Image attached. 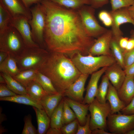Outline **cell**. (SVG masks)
<instances>
[{"label": "cell", "mask_w": 134, "mask_h": 134, "mask_svg": "<svg viewBox=\"0 0 134 134\" xmlns=\"http://www.w3.org/2000/svg\"><path fill=\"white\" fill-rule=\"evenodd\" d=\"M40 3L46 15L44 39L48 51L69 56L77 52L89 55L96 39L86 33L77 10L49 0H42Z\"/></svg>", "instance_id": "obj_1"}, {"label": "cell", "mask_w": 134, "mask_h": 134, "mask_svg": "<svg viewBox=\"0 0 134 134\" xmlns=\"http://www.w3.org/2000/svg\"><path fill=\"white\" fill-rule=\"evenodd\" d=\"M38 70L50 79L58 92L63 93L81 74L67 55L57 52H49Z\"/></svg>", "instance_id": "obj_2"}, {"label": "cell", "mask_w": 134, "mask_h": 134, "mask_svg": "<svg viewBox=\"0 0 134 134\" xmlns=\"http://www.w3.org/2000/svg\"><path fill=\"white\" fill-rule=\"evenodd\" d=\"M70 57L73 63L81 74L88 75L98 70L101 68L108 67L116 62L112 56L83 55L77 52L71 54Z\"/></svg>", "instance_id": "obj_3"}, {"label": "cell", "mask_w": 134, "mask_h": 134, "mask_svg": "<svg viewBox=\"0 0 134 134\" xmlns=\"http://www.w3.org/2000/svg\"><path fill=\"white\" fill-rule=\"evenodd\" d=\"M49 53L40 47H26L15 58L20 71L29 69L38 70Z\"/></svg>", "instance_id": "obj_4"}, {"label": "cell", "mask_w": 134, "mask_h": 134, "mask_svg": "<svg viewBox=\"0 0 134 134\" xmlns=\"http://www.w3.org/2000/svg\"><path fill=\"white\" fill-rule=\"evenodd\" d=\"M25 47L21 35L13 27L9 25L0 33V51L7 53L15 58Z\"/></svg>", "instance_id": "obj_5"}, {"label": "cell", "mask_w": 134, "mask_h": 134, "mask_svg": "<svg viewBox=\"0 0 134 134\" xmlns=\"http://www.w3.org/2000/svg\"><path fill=\"white\" fill-rule=\"evenodd\" d=\"M32 17L28 21L34 41L40 47L45 49L44 34L46 22V15L40 3L36 4L30 8Z\"/></svg>", "instance_id": "obj_6"}, {"label": "cell", "mask_w": 134, "mask_h": 134, "mask_svg": "<svg viewBox=\"0 0 134 134\" xmlns=\"http://www.w3.org/2000/svg\"><path fill=\"white\" fill-rule=\"evenodd\" d=\"M77 11L83 27L90 36L97 38L108 30L99 23L95 16V9L90 5H85Z\"/></svg>", "instance_id": "obj_7"}, {"label": "cell", "mask_w": 134, "mask_h": 134, "mask_svg": "<svg viewBox=\"0 0 134 134\" xmlns=\"http://www.w3.org/2000/svg\"><path fill=\"white\" fill-rule=\"evenodd\" d=\"M89 104V110L90 115V127L91 130L98 129L106 130L107 118L111 113L110 107L108 102L102 103L95 98Z\"/></svg>", "instance_id": "obj_8"}, {"label": "cell", "mask_w": 134, "mask_h": 134, "mask_svg": "<svg viewBox=\"0 0 134 134\" xmlns=\"http://www.w3.org/2000/svg\"><path fill=\"white\" fill-rule=\"evenodd\" d=\"M107 126L112 134H127L134 129V114L110 113L107 118Z\"/></svg>", "instance_id": "obj_9"}, {"label": "cell", "mask_w": 134, "mask_h": 134, "mask_svg": "<svg viewBox=\"0 0 134 134\" xmlns=\"http://www.w3.org/2000/svg\"><path fill=\"white\" fill-rule=\"evenodd\" d=\"M128 7L123 8L114 11L111 10L109 11L112 19L111 26L112 37L118 41L123 35L120 28L121 25L130 23L134 26V20L130 16Z\"/></svg>", "instance_id": "obj_10"}, {"label": "cell", "mask_w": 134, "mask_h": 134, "mask_svg": "<svg viewBox=\"0 0 134 134\" xmlns=\"http://www.w3.org/2000/svg\"><path fill=\"white\" fill-rule=\"evenodd\" d=\"M28 21L23 17L12 18L9 25L15 28L19 32L23 38L26 47H39L33 39Z\"/></svg>", "instance_id": "obj_11"}, {"label": "cell", "mask_w": 134, "mask_h": 134, "mask_svg": "<svg viewBox=\"0 0 134 134\" xmlns=\"http://www.w3.org/2000/svg\"><path fill=\"white\" fill-rule=\"evenodd\" d=\"M112 37V34L111 30H108L97 38L90 48L89 55L94 56L101 55L113 56L110 49V42Z\"/></svg>", "instance_id": "obj_12"}, {"label": "cell", "mask_w": 134, "mask_h": 134, "mask_svg": "<svg viewBox=\"0 0 134 134\" xmlns=\"http://www.w3.org/2000/svg\"><path fill=\"white\" fill-rule=\"evenodd\" d=\"M89 75L81 74L79 77L68 87L64 93V97H67L82 103L85 91V85Z\"/></svg>", "instance_id": "obj_13"}, {"label": "cell", "mask_w": 134, "mask_h": 134, "mask_svg": "<svg viewBox=\"0 0 134 134\" xmlns=\"http://www.w3.org/2000/svg\"><path fill=\"white\" fill-rule=\"evenodd\" d=\"M12 18L23 17L29 20L32 17L30 9L27 8L21 0H0Z\"/></svg>", "instance_id": "obj_14"}, {"label": "cell", "mask_w": 134, "mask_h": 134, "mask_svg": "<svg viewBox=\"0 0 134 134\" xmlns=\"http://www.w3.org/2000/svg\"><path fill=\"white\" fill-rule=\"evenodd\" d=\"M107 67L102 68L92 74L82 103L89 104L95 99L98 91L99 81L101 76L105 73Z\"/></svg>", "instance_id": "obj_15"}, {"label": "cell", "mask_w": 134, "mask_h": 134, "mask_svg": "<svg viewBox=\"0 0 134 134\" xmlns=\"http://www.w3.org/2000/svg\"><path fill=\"white\" fill-rule=\"evenodd\" d=\"M105 73L117 90L120 88L126 77L124 70L117 62L107 67Z\"/></svg>", "instance_id": "obj_16"}, {"label": "cell", "mask_w": 134, "mask_h": 134, "mask_svg": "<svg viewBox=\"0 0 134 134\" xmlns=\"http://www.w3.org/2000/svg\"><path fill=\"white\" fill-rule=\"evenodd\" d=\"M117 91L119 98L126 106L134 97V76H126L123 83Z\"/></svg>", "instance_id": "obj_17"}, {"label": "cell", "mask_w": 134, "mask_h": 134, "mask_svg": "<svg viewBox=\"0 0 134 134\" xmlns=\"http://www.w3.org/2000/svg\"><path fill=\"white\" fill-rule=\"evenodd\" d=\"M63 98L74 113L79 124L81 126L84 125L86 121L89 104H83L68 97Z\"/></svg>", "instance_id": "obj_18"}, {"label": "cell", "mask_w": 134, "mask_h": 134, "mask_svg": "<svg viewBox=\"0 0 134 134\" xmlns=\"http://www.w3.org/2000/svg\"><path fill=\"white\" fill-rule=\"evenodd\" d=\"M106 100L110 104L111 114L120 112L126 106L119 98L117 90L111 83L109 86Z\"/></svg>", "instance_id": "obj_19"}, {"label": "cell", "mask_w": 134, "mask_h": 134, "mask_svg": "<svg viewBox=\"0 0 134 134\" xmlns=\"http://www.w3.org/2000/svg\"><path fill=\"white\" fill-rule=\"evenodd\" d=\"M64 97V93L58 92L51 95L47 94L40 100V104L50 117Z\"/></svg>", "instance_id": "obj_20"}, {"label": "cell", "mask_w": 134, "mask_h": 134, "mask_svg": "<svg viewBox=\"0 0 134 134\" xmlns=\"http://www.w3.org/2000/svg\"><path fill=\"white\" fill-rule=\"evenodd\" d=\"M36 116L38 134H46L50 125V118L44 109L33 107Z\"/></svg>", "instance_id": "obj_21"}, {"label": "cell", "mask_w": 134, "mask_h": 134, "mask_svg": "<svg viewBox=\"0 0 134 134\" xmlns=\"http://www.w3.org/2000/svg\"><path fill=\"white\" fill-rule=\"evenodd\" d=\"M0 100L23 104L40 109H43L39 101L34 99L27 95H18L10 97L0 98Z\"/></svg>", "instance_id": "obj_22"}, {"label": "cell", "mask_w": 134, "mask_h": 134, "mask_svg": "<svg viewBox=\"0 0 134 134\" xmlns=\"http://www.w3.org/2000/svg\"><path fill=\"white\" fill-rule=\"evenodd\" d=\"M20 71L15 58L9 54L0 64V71L9 75L12 77L17 74Z\"/></svg>", "instance_id": "obj_23"}, {"label": "cell", "mask_w": 134, "mask_h": 134, "mask_svg": "<svg viewBox=\"0 0 134 134\" xmlns=\"http://www.w3.org/2000/svg\"><path fill=\"white\" fill-rule=\"evenodd\" d=\"M34 80L40 84L48 95H51L58 93L50 79L38 70Z\"/></svg>", "instance_id": "obj_24"}, {"label": "cell", "mask_w": 134, "mask_h": 134, "mask_svg": "<svg viewBox=\"0 0 134 134\" xmlns=\"http://www.w3.org/2000/svg\"><path fill=\"white\" fill-rule=\"evenodd\" d=\"M25 88L28 95L39 101L48 94L40 84L35 80L30 83Z\"/></svg>", "instance_id": "obj_25"}, {"label": "cell", "mask_w": 134, "mask_h": 134, "mask_svg": "<svg viewBox=\"0 0 134 134\" xmlns=\"http://www.w3.org/2000/svg\"><path fill=\"white\" fill-rule=\"evenodd\" d=\"M4 78L7 87L12 91L18 95H27L26 88L14 79L5 73L0 72Z\"/></svg>", "instance_id": "obj_26"}, {"label": "cell", "mask_w": 134, "mask_h": 134, "mask_svg": "<svg viewBox=\"0 0 134 134\" xmlns=\"http://www.w3.org/2000/svg\"><path fill=\"white\" fill-rule=\"evenodd\" d=\"M63 98L53 112L50 118V127L61 129L64 125L62 120Z\"/></svg>", "instance_id": "obj_27"}, {"label": "cell", "mask_w": 134, "mask_h": 134, "mask_svg": "<svg viewBox=\"0 0 134 134\" xmlns=\"http://www.w3.org/2000/svg\"><path fill=\"white\" fill-rule=\"evenodd\" d=\"M38 71L36 69H29L20 71L13 77L25 88L30 83L35 80Z\"/></svg>", "instance_id": "obj_28"}, {"label": "cell", "mask_w": 134, "mask_h": 134, "mask_svg": "<svg viewBox=\"0 0 134 134\" xmlns=\"http://www.w3.org/2000/svg\"><path fill=\"white\" fill-rule=\"evenodd\" d=\"M110 49L112 56L116 62L124 70V52L120 47L118 41L112 37L110 44Z\"/></svg>", "instance_id": "obj_29"}, {"label": "cell", "mask_w": 134, "mask_h": 134, "mask_svg": "<svg viewBox=\"0 0 134 134\" xmlns=\"http://www.w3.org/2000/svg\"><path fill=\"white\" fill-rule=\"evenodd\" d=\"M66 8L77 10L83 6L90 5L89 0H49Z\"/></svg>", "instance_id": "obj_30"}, {"label": "cell", "mask_w": 134, "mask_h": 134, "mask_svg": "<svg viewBox=\"0 0 134 134\" xmlns=\"http://www.w3.org/2000/svg\"><path fill=\"white\" fill-rule=\"evenodd\" d=\"M109 80L106 76L104 75L102 77L101 82L98 87L96 98L102 103L106 102V97L110 83Z\"/></svg>", "instance_id": "obj_31"}, {"label": "cell", "mask_w": 134, "mask_h": 134, "mask_svg": "<svg viewBox=\"0 0 134 134\" xmlns=\"http://www.w3.org/2000/svg\"><path fill=\"white\" fill-rule=\"evenodd\" d=\"M12 18L2 3L0 2V33L9 25Z\"/></svg>", "instance_id": "obj_32"}, {"label": "cell", "mask_w": 134, "mask_h": 134, "mask_svg": "<svg viewBox=\"0 0 134 134\" xmlns=\"http://www.w3.org/2000/svg\"><path fill=\"white\" fill-rule=\"evenodd\" d=\"M62 120L64 125L67 124L76 118V116L64 98Z\"/></svg>", "instance_id": "obj_33"}, {"label": "cell", "mask_w": 134, "mask_h": 134, "mask_svg": "<svg viewBox=\"0 0 134 134\" xmlns=\"http://www.w3.org/2000/svg\"><path fill=\"white\" fill-rule=\"evenodd\" d=\"M24 125L22 134H37V130L33 125L32 117L30 114L26 116L24 118Z\"/></svg>", "instance_id": "obj_34"}, {"label": "cell", "mask_w": 134, "mask_h": 134, "mask_svg": "<svg viewBox=\"0 0 134 134\" xmlns=\"http://www.w3.org/2000/svg\"><path fill=\"white\" fill-rule=\"evenodd\" d=\"M79 122L77 119L67 124L60 129L63 134H76Z\"/></svg>", "instance_id": "obj_35"}, {"label": "cell", "mask_w": 134, "mask_h": 134, "mask_svg": "<svg viewBox=\"0 0 134 134\" xmlns=\"http://www.w3.org/2000/svg\"><path fill=\"white\" fill-rule=\"evenodd\" d=\"M111 10H115L124 7H128L133 3L134 0H110Z\"/></svg>", "instance_id": "obj_36"}, {"label": "cell", "mask_w": 134, "mask_h": 134, "mask_svg": "<svg viewBox=\"0 0 134 134\" xmlns=\"http://www.w3.org/2000/svg\"><path fill=\"white\" fill-rule=\"evenodd\" d=\"M98 16L99 19L104 25L107 27L111 26L112 19L109 12L104 10L101 11Z\"/></svg>", "instance_id": "obj_37"}, {"label": "cell", "mask_w": 134, "mask_h": 134, "mask_svg": "<svg viewBox=\"0 0 134 134\" xmlns=\"http://www.w3.org/2000/svg\"><path fill=\"white\" fill-rule=\"evenodd\" d=\"M90 114L87 115L86 121L84 125L81 126L78 123L76 134H92V131L90 127Z\"/></svg>", "instance_id": "obj_38"}, {"label": "cell", "mask_w": 134, "mask_h": 134, "mask_svg": "<svg viewBox=\"0 0 134 134\" xmlns=\"http://www.w3.org/2000/svg\"><path fill=\"white\" fill-rule=\"evenodd\" d=\"M124 58L125 69L134 63V48L129 51L125 50Z\"/></svg>", "instance_id": "obj_39"}, {"label": "cell", "mask_w": 134, "mask_h": 134, "mask_svg": "<svg viewBox=\"0 0 134 134\" xmlns=\"http://www.w3.org/2000/svg\"><path fill=\"white\" fill-rule=\"evenodd\" d=\"M17 94L11 90L6 84L0 83V98L13 96Z\"/></svg>", "instance_id": "obj_40"}, {"label": "cell", "mask_w": 134, "mask_h": 134, "mask_svg": "<svg viewBox=\"0 0 134 134\" xmlns=\"http://www.w3.org/2000/svg\"><path fill=\"white\" fill-rule=\"evenodd\" d=\"M120 112L125 115L134 114V97L129 104L122 109Z\"/></svg>", "instance_id": "obj_41"}, {"label": "cell", "mask_w": 134, "mask_h": 134, "mask_svg": "<svg viewBox=\"0 0 134 134\" xmlns=\"http://www.w3.org/2000/svg\"><path fill=\"white\" fill-rule=\"evenodd\" d=\"M90 5L95 9L102 7L107 4L109 0H89Z\"/></svg>", "instance_id": "obj_42"}, {"label": "cell", "mask_w": 134, "mask_h": 134, "mask_svg": "<svg viewBox=\"0 0 134 134\" xmlns=\"http://www.w3.org/2000/svg\"><path fill=\"white\" fill-rule=\"evenodd\" d=\"M129 38L123 36L121 37L118 40V43L121 48L123 50L125 49L128 42Z\"/></svg>", "instance_id": "obj_43"}, {"label": "cell", "mask_w": 134, "mask_h": 134, "mask_svg": "<svg viewBox=\"0 0 134 134\" xmlns=\"http://www.w3.org/2000/svg\"><path fill=\"white\" fill-rule=\"evenodd\" d=\"M25 6L30 9V7L33 4L40 2L42 0H21Z\"/></svg>", "instance_id": "obj_44"}, {"label": "cell", "mask_w": 134, "mask_h": 134, "mask_svg": "<svg viewBox=\"0 0 134 134\" xmlns=\"http://www.w3.org/2000/svg\"><path fill=\"white\" fill-rule=\"evenodd\" d=\"M126 76H134V63L124 69Z\"/></svg>", "instance_id": "obj_45"}, {"label": "cell", "mask_w": 134, "mask_h": 134, "mask_svg": "<svg viewBox=\"0 0 134 134\" xmlns=\"http://www.w3.org/2000/svg\"><path fill=\"white\" fill-rule=\"evenodd\" d=\"M46 134H62L60 129L49 128L46 132Z\"/></svg>", "instance_id": "obj_46"}, {"label": "cell", "mask_w": 134, "mask_h": 134, "mask_svg": "<svg viewBox=\"0 0 134 134\" xmlns=\"http://www.w3.org/2000/svg\"><path fill=\"white\" fill-rule=\"evenodd\" d=\"M134 48V38L131 37L129 38L125 51H129Z\"/></svg>", "instance_id": "obj_47"}, {"label": "cell", "mask_w": 134, "mask_h": 134, "mask_svg": "<svg viewBox=\"0 0 134 134\" xmlns=\"http://www.w3.org/2000/svg\"><path fill=\"white\" fill-rule=\"evenodd\" d=\"M92 134H112L104 130L101 129H98L92 131Z\"/></svg>", "instance_id": "obj_48"}, {"label": "cell", "mask_w": 134, "mask_h": 134, "mask_svg": "<svg viewBox=\"0 0 134 134\" xmlns=\"http://www.w3.org/2000/svg\"><path fill=\"white\" fill-rule=\"evenodd\" d=\"M128 9L130 16L134 20V0L132 4L128 7Z\"/></svg>", "instance_id": "obj_49"}, {"label": "cell", "mask_w": 134, "mask_h": 134, "mask_svg": "<svg viewBox=\"0 0 134 134\" xmlns=\"http://www.w3.org/2000/svg\"><path fill=\"white\" fill-rule=\"evenodd\" d=\"M8 54L4 52L0 51V64L5 59L8 55Z\"/></svg>", "instance_id": "obj_50"}, {"label": "cell", "mask_w": 134, "mask_h": 134, "mask_svg": "<svg viewBox=\"0 0 134 134\" xmlns=\"http://www.w3.org/2000/svg\"><path fill=\"white\" fill-rule=\"evenodd\" d=\"M0 124H1L2 122L6 120V118L5 115L2 113V109L0 107Z\"/></svg>", "instance_id": "obj_51"}, {"label": "cell", "mask_w": 134, "mask_h": 134, "mask_svg": "<svg viewBox=\"0 0 134 134\" xmlns=\"http://www.w3.org/2000/svg\"><path fill=\"white\" fill-rule=\"evenodd\" d=\"M6 130L1 125L0 126V134H2L6 131Z\"/></svg>", "instance_id": "obj_52"}, {"label": "cell", "mask_w": 134, "mask_h": 134, "mask_svg": "<svg viewBox=\"0 0 134 134\" xmlns=\"http://www.w3.org/2000/svg\"><path fill=\"white\" fill-rule=\"evenodd\" d=\"M0 83L6 84L5 80L1 74L0 73Z\"/></svg>", "instance_id": "obj_53"}, {"label": "cell", "mask_w": 134, "mask_h": 134, "mask_svg": "<svg viewBox=\"0 0 134 134\" xmlns=\"http://www.w3.org/2000/svg\"><path fill=\"white\" fill-rule=\"evenodd\" d=\"M127 134H134V129L129 132Z\"/></svg>", "instance_id": "obj_54"}, {"label": "cell", "mask_w": 134, "mask_h": 134, "mask_svg": "<svg viewBox=\"0 0 134 134\" xmlns=\"http://www.w3.org/2000/svg\"><path fill=\"white\" fill-rule=\"evenodd\" d=\"M131 37L134 38V30L132 31L131 32Z\"/></svg>", "instance_id": "obj_55"}]
</instances>
